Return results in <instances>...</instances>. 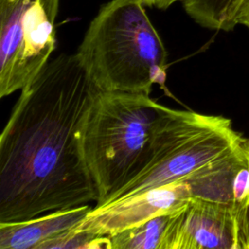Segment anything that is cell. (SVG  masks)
Segmentation results:
<instances>
[{
    "mask_svg": "<svg viewBox=\"0 0 249 249\" xmlns=\"http://www.w3.org/2000/svg\"><path fill=\"white\" fill-rule=\"evenodd\" d=\"M75 54L101 91L150 94L155 84L164 87L167 53L137 0L101 6Z\"/></svg>",
    "mask_w": 249,
    "mask_h": 249,
    "instance_id": "7a4b0ae2",
    "label": "cell"
},
{
    "mask_svg": "<svg viewBox=\"0 0 249 249\" xmlns=\"http://www.w3.org/2000/svg\"><path fill=\"white\" fill-rule=\"evenodd\" d=\"M91 207L83 204L27 220L0 223V249H45L61 234L78 227Z\"/></svg>",
    "mask_w": 249,
    "mask_h": 249,
    "instance_id": "ba28073f",
    "label": "cell"
},
{
    "mask_svg": "<svg viewBox=\"0 0 249 249\" xmlns=\"http://www.w3.org/2000/svg\"><path fill=\"white\" fill-rule=\"evenodd\" d=\"M247 0H184L185 12L200 26L217 31H231L239 24Z\"/></svg>",
    "mask_w": 249,
    "mask_h": 249,
    "instance_id": "9c48e42d",
    "label": "cell"
},
{
    "mask_svg": "<svg viewBox=\"0 0 249 249\" xmlns=\"http://www.w3.org/2000/svg\"><path fill=\"white\" fill-rule=\"evenodd\" d=\"M239 24L245 26L249 30V0L246 1L239 17Z\"/></svg>",
    "mask_w": 249,
    "mask_h": 249,
    "instance_id": "4fadbf2b",
    "label": "cell"
},
{
    "mask_svg": "<svg viewBox=\"0 0 249 249\" xmlns=\"http://www.w3.org/2000/svg\"><path fill=\"white\" fill-rule=\"evenodd\" d=\"M162 214L110 236L111 249H162V240L170 220Z\"/></svg>",
    "mask_w": 249,
    "mask_h": 249,
    "instance_id": "30bf717a",
    "label": "cell"
},
{
    "mask_svg": "<svg viewBox=\"0 0 249 249\" xmlns=\"http://www.w3.org/2000/svg\"><path fill=\"white\" fill-rule=\"evenodd\" d=\"M60 0H0V97L24 89L55 49Z\"/></svg>",
    "mask_w": 249,
    "mask_h": 249,
    "instance_id": "5b68a950",
    "label": "cell"
},
{
    "mask_svg": "<svg viewBox=\"0 0 249 249\" xmlns=\"http://www.w3.org/2000/svg\"><path fill=\"white\" fill-rule=\"evenodd\" d=\"M244 142L230 119L167 107L155 129L144 167L104 204L184 181Z\"/></svg>",
    "mask_w": 249,
    "mask_h": 249,
    "instance_id": "277c9868",
    "label": "cell"
},
{
    "mask_svg": "<svg viewBox=\"0 0 249 249\" xmlns=\"http://www.w3.org/2000/svg\"><path fill=\"white\" fill-rule=\"evenodd\" d=\"M98 91L75 53L50 59L20 91L0 137V223L96 202L81 140Z\"/></svg>",
    "mask_w": 249,
    "mask_h": 249,
    "instance_id": "6da1fadb",
    "label": "cell"
},
{
    "mask_svg": "<svg viewBox=\"0 0 249 249\" xmlns=\"http://www.w3.org/2000/svg\"><path fill=\"white\" fill-rule=\"evenodd\" d=\"M162 249H249L231 204L193 196L172 212Z\"/></svg>",
    "mask_w": 249,
    "mask_h": 249,
    "instance_id": "8992f818",
    "label": "cell"
},
{
    "mask_svg": "<svg viewBox=\"0 0 249 249\" xmlns=\"http://www.w3.org/2000/svg\"><path fill=\"white\" fill-rule=\"evenodd\" d=\"M139 3H141L143 6H150V7H156L158 9L165 10L169 7L168 0H137Z\"/></svg>",
    "mask_w": 249,
    "mask_h": 249,
    "instance_id": "7c38bea8",
    "label": "cell"
},
{
    "mask_svg": "<svg viewBox=\"0 0 249 249\" xmlns=\"http://www.w3.org/2000/svg\"><path fill=\"white\" fill-rule=\"evenodd\" d=\"M178 1H184V0H168V4H169V6H171L172 4H174L175 2H178Z\"/></svg>",
    "mask_w": 249,
    "mask_h": 249,
    "instance_id": "9a60e30c",
    "label": "cell"
},
{
    "mask_svg": "<svg viewBox=\"0 0 249 249\" xmlns=\"http://www.w3.org/2000/svg\"><path fill=\"white\" fill-rule=\"evenodd\" d=\"M111 249L110 238L107 236H96L89 231L80 229L79 226L59 235L51 242H49L45 249Z\"/></svg>",
    "mask_w": 249,
    "mask_h": 249,
    "instance_id": "8fae6325",
    "label": "cell"
},
{
    "mask_svg": "<svg viewBox=\"0 0 249 249\" xmlns=\"http://www.w3.org/2000/svg\"><path fill=\"white\" fill-rule=\"evenodd\" d=\"M244 146H245V149H246V151L248 152V155H249V138H248V139H245Z\"/></svg>",
    "mask_w": 249,
    "mask_h": 249,
    "instance_id": "5bb4252c",
    "label": "cell"
},
{
    "mask_svg": "<svg viewBox=\"0 0 249 249\" xmlns=\"http://www.w3.org/2000/svg\"><path fill=\"white\" fill-rule=\"evenodd\" d=\"M193 196L186 181L149 189L140 194L94 206L79 225L96 236L110 237L154 217L170 214Z\"/></svg>",
    "mask_w": 249,
    "mask_h": 249,
    "instance_id": "52a82bcc",
    "label": "cell"
},
{
    "mask_svg": "<svg viewBox=\"0 0 249 249\" xmlns=\"http://www.w3.org/2000/svg\"><path fill=\"white\" fill-rule=\"evenodd\" d=\"M166 109L146 93L97 92L81 140L97 193L95 206L107 202L144 167L155 129Z\"/></svg>",
    "mask_w": 249,
    "mask_h": 249,
    "instance_id": "3957f363",
    "label": "cell"
}]
</instances>
